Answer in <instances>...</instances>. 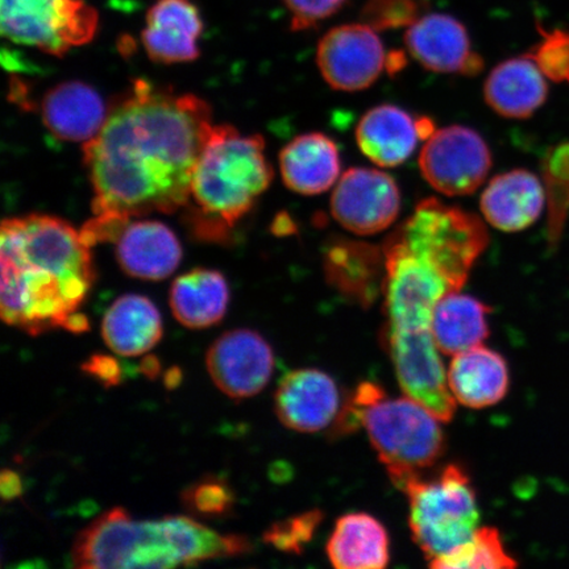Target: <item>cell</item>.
Returning a JSON list of instances; mask_svg holds the SVG:
<instances>
[{"mask_svg":"<svg viewBox=\"0 0 569 569\" xmlns=\"http://www.w3.org/2000/svg\"><path fill=\"white\" fill-rule=\"evenodd\" d=\"M377 32L360 21L333 27L322 36L317 47V66L331 89L362 91L388 70L389 54Z\"/></svg>","mask_w":569,"mask_h":569,"instance_id":"10","label":"cell"},{"mask_svg":"<svg viewBox=\"0 0 569 569\" xmlns=\"http://www.w3.org/2000/svg\"><path fill=\"white\" fill-rule=\"evenodd\" d=\"M203 32L201 12L193 0H158L147 13L142 46L154 62H191L198 59Z\"/></svg>","mask_w":569,"mask_h":569,"instance_id":"17","label":"cell"},{"mask_svg":"<svg viewBox=\"0 0 569 569\" xmlns=\"http://www.w3.org/2000/svg\"><path fill=\"white\" fill-rule=\"evenodd\" d=\"M90 244L66 220L30 213L0 231V312L7 325L41 336L77 312L97 279Z\"/></svg>","mask_w":569,"mask_h":569,"instance_id":"3","label":"cell"},{"mask_svg":"<svg viewBox=\"0 0 569 569\" xmlns=\"http://www.w3.org/2000/svg\"><path fill=\"white\" fill-rule=\"evenodd\" d=\"M339 422L340 431L365 427L398 489L437 465L446 451V433L429 409L408 396L388 398L375 382L360 383Z\"/></svg>","mask_w":569,"mask_h":569,"instance_id":"6","label":"cell"},{"mask_svg":"<svg viewBox=\"0 0 569 569\" xmlns=\"http://www.w3.org/2000/svg\"><path fill=\"white\" fill-rule=\"evenodd\" d=\"M251 551L246 537L219 533L194 518L134 521L126 509L113 508L77 533L71 561L87 569L174 568Z\"/></svg>","mask_w":569,"mask_h":569,"instance_id":"4","label":"cell"},{"mask_svg":"<svg viewBox=\"0 0 569 569\" xmlns=\"http://www.w3.org/2000/svg\"><path fill=\"white\" fill-rule=\"evenodd\" d=\"M433 128L429 118H415L395 104L368 110L356 127L355 138L362 154L380 168L402 166L415 153L419 140L429 139Z\"/></svg>","mask_w":569,"mask_h":569,"instance_id":"16","label":"cell"},{"mask_svg":"<svg viewBox=\"0 0 569 569\" xmlns=\"http://www.w3.org/2000/svg\"><path fill=\"white\" fill-rule=\"evenodd\" d=\"M540 40L528 53L542 73L552 82L569 84V32L538 27Z\"/></svg>","mask_w":569,"mask_h":569,"instance_id":"32","label":"cell"},{"mask_svg":"<svg viewBox=\"0 0 569 569\" xmlns=\"http://www.w3.org/2000/svg\"><path fill=\"white\" fill-rule=\"evenodd\" d=\"M545 203L542 180L526 169L496 176L480 198L483 219L502 232L528 230L542 216Z\"/></svg>","mask_w":569,"mask_h":569,"instance_id":"18","label":"cell"},{"mask_svg":"<svg viewBox=\"0 0 569 569\" xmlns=\"http://www.w3.org/2000/svg\"><path fill=\"white\" fill-rule=\"evenodd\" d=\"M549 82L536 61L526 53L498 63L483 84V99L497 116L529 119L549 98Z\"/></svg>","mask_w":569,"mask_h":569,"instance_id":"21","label":"cell"},{"mask_svg":"<svg viewBox=\"0 0 569 569\" xmlns=\"http://www.w3.org/2000/svg\"><path fill=\"white\" fill-rule=\"evenodd\" d=\"M81 371L106 389L116 388L123 380V371L119 361L103 353L91 355L82 362Z\"/></svg>","mask_w":569,"mask_h":569,"instance_id":"34","label":"cell"},{"mask_svg":"<svg viewBox=\"0 0 569 569\" xmlns=\"http://www.w3.org/2000/svg\"><path fill=\"white\" fill-rule=\"evenodd\" d=\"M401 490L409 500L412 539L427 560L465 545L479 529L478 496L460 466H447L432 479L416 476Z\"/></svg>","mask_w":569,"mask_h":569,"instance_id":"7","label":"cell"},{"mask_svg":"<svg viewBox=\"0 0 569 569\" xmlns=\"http://www.w3.org/2000/svg\"><path fill=\"white\" fill-rule=\"evenodd\" d=\"M206 367L217 388L232 400L259 395L272 379V347L259 332L231 330L220 336L206 353Z\"/></svg>","mask_w":569,"mask_h":569,"instance_id":"12","label":"cell"},{"mask_svg":"<svg viewBox=\"0 0 569 569\" xmlns=\"http://www.w3.org/2000/svg\"><path fill=\"white\" fill-rule=\"evenodd\" d=\"M160 311L149 298L126 295L110 306L102 320V338L112 352L126 358L151 351L162 338Z\"/></svg>","mask_w":569,"mask_h":569,"instance_id":"24","label":"cell"},{"mask_svg":"<svg viewBox=\"0 0 569 569\" xmlns=\"http://www.w3.org/2000/svg\"><path fill=\"white\" fill-rule=\"evenodd\" d=\"M490 311L488 305L460 291L446 296L432 318V336L438 350L455 356L482 345L489 337Z\"/></svg>","mask_w":569,"mask_h":569,"instance_id":"27","label":"cell"},{"mask_svg":"<svg viewBox=\"0 0 569 569\" xmlns=\"http://www.w3.org/2000/svg\"><path fill=\"white\" fill-rule=\"evenodd\" d=\"M327 283L346 300L372 306L383 293L386 254L382 246L341 237H331L323 248Z\"/></svg>","mask_w":569,"mask_h":569,"instance_id":"14","label":"cell"},{"mask_svg":"<svg viewBox=\"0 0 569 569\" xmlns=\"http://www.w3.org/2000/svg\"><path fill=\"white\" fill-rule=\"evenodd\" d=\"M340 393L330 375L319 369H296L282 377L274 395V411L289 430L319 432L339 416Z\"/></svg>","mask_w":569,"mask_h":569,"instance_id":"15","label":"cell"},{"mask_svg":"<svg viewBox=\"0 0 569 569\" xmlns=\"http://www.w3.org/2000/svg\"><path fill=\"white\" fill-rule=\"evenodd\" d=\"M63 329L74 333H82L90 330V323L87 317L78 315V312H74V315H71L67 319Z\"/></svg>","mask_w":569,"mask_h":569,"instance_id":"37","label":"cell"},{"mask_svg":"<svg viewBox=\"0 0 569 569\" xmlns=\"http://www.w3.org/2000/svg\"><path fill=\"white\" fill-rule=\"evenodd\" d=\"M181 502L190 516L219 519L232 515L237 495L231 483L224 478L209 475L184 488Z\"/></svg>","mask_w":569,"mask_h":569,"instance_id":"29","label":"cell"},{"mask_svg":"<svg viewBox=\"0 0 569 569\" xmlns=\"http://www.w3.org/2000/svg\"><path fill=\"white\" fill-rule=\"evenodd\" d=\"M348 0H283L290 13L291 30L308 31L336 16Z\"/></svg>","mask_w":569,"mask_h":569,"instance_id":"33","label":"cell"},{"mask_svg":"<svg viewBox=\"0 0 569 569\" xmlns=\"http://www.w3.org/2000/svg\"><path fill=\"white\" fill-rule=\"evenodd\" d=\"M326 551L338 569H382L390 560L389 533L371 515H346L338 519Z\"/></svg>","mask_w":569,"mask_h":569,"instance_id":"25","label":"cell"},{"mask_svg":"<svg viewBox=\"0 0 569 569\" xmlns=\"http://www.w3.org/2000/svg\"><path fill=\"white\" fill-rule=\"evenodd\" d=\"M331 216L358 237H373L393 226L401 193L393 177L371 168H351L340 176L331 196Z\"/></svg>","mask_w":569,"mask_h":569,"instance_id":"11","label":"cell"},{"mask_svg":"<svg viewBox=\"0 0 569 569\" xmlns=\"http://www.w3.org/2000/svg\"><path fill=\"white\" fill-rule=\"evenodd\" d=\"M405 46L412 59L432 73L478 76L483 69L466 26L448 13L427 12L407 28Z\"/></svg>","mask_w":569,"mask_h":569,"instance_id":"13","label":"cell"},{"mask_svg":"<svg viewBox=\"0 0 569 569\" xmlns=\"http://www.w3.org/2000/svg\"><path fill=\"white\" fill-rule=\"evenodd\" d=\"M492 163L487 141L465 126L433 132L419 154V169L426 182L447 197L473 194L486 182Z\"/></svg>","mask_w":569,"mask_h":569,"instance_id":"9","label":"cell"},{"mask_svg":"<svg viewBox=\"0 0 569 569\" xmlns=\"http://www.w3.org/2000/svg\"><path fill=\"white\" fill-rule=\"evenodd\" d=\"M517 566L495 528H479L468 542L430 561V567L437 569H510Z\"/></svg>","mask_w":569,"mask_h":569,"instance_id":"28","label":"cell"},{"mask_svg":"<svg viewBox=\"0 0 569 569\" xmlns=\"http://www.w3.org/2000/svg\"><path fill=\"white\" fill-rule=\"evenodd\" d=\"M139 369L140 372L147 377V379L156 380L161 372V362L158 358H156V356L148 355L140 361Z\"/></svg>","mask_w":569,"mask_h":569,"instance_id":"36","label":"cell"},{"mask_svg":"<svg viewBox=\"0 0 569 569\" xmlns=\"http://www.w3.org/2000/svg\"><path fill=\"white\" fill-rule=\"evenodd\" d=\"M489 232L475 213L427 198L383 240V306L388 346L403 393L440 422H450L457 401L432 336L433 311L460 291L486 252Z\"/></svg>","mask_w":569,"mask_h":569,"instance_id":"2","label":"cell"},{"mask_svg":"<svg viewBox=\"0 0 569 569\" xmlns=\"http://www.w3.org/2000/svg\"><path fill=\"white\" fill-rule=\"evenodd\" d=\"M169 302L182 326L191 330L208 329L219 323L229 309V283L218 270L197 268L177 277Z\"/></svg>","mask_w":569,"mask_h":569,"instance_id":"26","label":"cell"},{"mask_svg":"<svg viewBox=\"0 0 569 569\" xmlns=\"http://www.w3.org/2000/svg\"><path fill=\"white\" fill-rule=\"evenodd\" d=\"M99 17L84 0H0V31L17 44L63 57L96 38Z\"/></svg>","mask_w":569,"mask_h":569,"instance_id":"8","label":"cell"},{"mask_svg":"<svg viewBox=\"0 0 569 569\" xmlns=\"http://www.w3.org/2000/svg\"><path fill=\"white\" fill-rule=\"evenodd\" d=\"M431 0H366L361 21L376 31L409 28L430 10Z\"/></svg>","mask_w":569,"mask_h":569,"instance_id":"30","label":"cell"},{"mask_svg":"<svg viewBox=\"0 0 569 569\" xmlns=\"http://www.w3.org/2000/svg\"><path fill=\"white\" fill-rule=\"evenodd\" d=\"M23 493L20 476L12 469H3L0 473V495L4 501H13Z\"/></svg>","mask_w":569,"mask_h":569,"instance_id":"35","label":"cell"},{"mask_svg":"<svg viewBox=\"0 0 569 569\" xmlns=\"http://www.w3.org/2000/svg\"><path fill=\"white\" fill-rule=\"evenodd\" d=\"M447 382L455 401L462 407H495L509 391L508 362L488 347L476 346L453 356L447 369Z\"/></svg>","mask_w":569,"mask_h":569,"instance_id":"23","label":"cell"},{"mask_svg":"<svg viewBox=\"0 0 569 569\" xmlns=\"http://www.w3.org/2000/svg\"><path fill=\"white\" fill-rule=\"evenodd\" d=\"M40 112L42 123L54 138L88 142L102 130L109 109L90 84L69 81L46 92L41 99Z\"/></svg>","mask_w":569,"mask_h":569,"instance_id":"20","label":"cell"},{"mask_svg":"<svg viewBox=\"0 0 569 569\" xmlns=\"http://www.w3.org/2000/svg\"><path fill=\"white\" fill-rule=\"evenodd\" d=\"M323 521V513L319 509L305 511L273 523L264 532V542L284 553H302L306 545L315 538L319 525Z\"/></svg>","mask_w":569,"mask_h":569,"instance_id":"31","label":"cell"},{"mask_svg":"<svg viewBox=\"0 0 569 569\" xmlns=\"http://www.w3.org/2000/svg\"><path fill=\"white\" fill-rule=\"evenodd\" d=\"M212 126L203 99L134 80L111 104L102 130L83 146L94 191L92 218L82 229L88 243L116 241L134 218L188 208Z\"/></svg>","mask_w":569,"mask_h":569,"instance_id":"1","label":"cell"},{"mask_svg":"<svg viewBox=\"0 0 569 569\" xmlns=\"http://www.w3.org/2000/svg\"><path fill=\"white\" fill-rule=\"evenodd\" d=\"M273 176L264 138L240 133L232 126H212L191 180L189 219L197 237L213 243L229 237Z\"/></svg>","mask_w":569,"mask_h":569,"instance_id":"5","label":"cell"},{"mask_svg":"<svg viewBox=\"0 0 569 569\" xmlns=\"http://www.w3.org/2000/svg\"><path fill=\"white\" fill-rule=\"evenodd\" d=\"M119 267L128 276L161 281L176 272L182 247L176 233L158 220L128 223L116 240Z\"/></svg>","mask_w":569,"mask_h":569,"instance_id":"19","label":"cell"},{"mask_svg":"<svg viewBox=\"0 0 569 569\" xmlns=\"http://www.w3.org/2000/svg\"><path fill=\"white\" fill-rule=\"evenodd\" d=\"M182 381V369L180 367H172L168 369L166 375H163V386L168 390H174L180 387Z\"/></svg>","mask_w":569,"mask_h":569,"instance_id":"38","label":"cell"},{"mask_svg":"<svg viewBox=\"0 0 569 569\" xmlns=\"http://www.w3.org/2000/svg\"><path fill=\"white\" fill-rule=\"evenodd\" d=\"M284 187L301 196H319L336 187L341 159L337 142L320 132L300 134L282 148L279 158Z\"/></svg>","mask_w":569,"mask_h":569,"instance_id":"22","label":"cell"}]
</instances>
